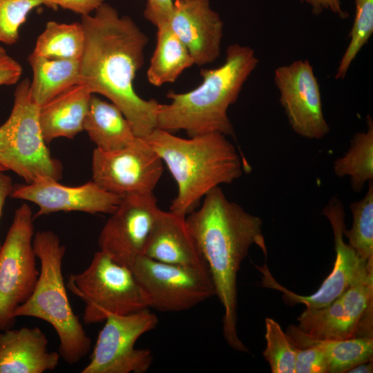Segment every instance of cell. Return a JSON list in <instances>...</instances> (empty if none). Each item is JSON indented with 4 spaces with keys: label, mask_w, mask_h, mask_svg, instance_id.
I'll use <instances>...</instances> for the list:
<instances>
[{
    "label": "cell",
    "mask_w": 373,
    "mask_h": 373,
    "mask_svg": "<svg viewBox=\"0 0 373 373\" xmlns=\"http://www.w3.org/2000/svg\"><path fill=\"white\" fill-rule=\"evenodd\" d=\"M85 44L80 59V83L108 98L124 114L135 135L145 139L157 128L160 103L144 99L133 87L144 62L149 37L128 16L104 3L94 14L82 16Z\"/></svg>",
    "instance_id": "6da1fadb"
},
{
    "label": "cell",
    "mask_w": 373,
    "mask_h": 373,
    "mask_svg": "<svg viewBox=\"0 0 373 373\" xmlns=\"http://www.w3.org/2000/svg\"><path fill=\"white\" fill-rule=\"evenodd\" d=\"M186 222L224 308V338L232 349L248 352L238 334L237 276L240 264L253 245L258 246L267 256L262 220L229 201L217 186L205 195L198 209L186 216Z\"/></svg>",
    "instance_id": "7a4b0ae2"
},
{
    "label": "cell",
    "mask_w": 373,
    "mask_h": 373,
    "mask_svg": "<svg viewBox=\"0 0 373 373\" xmlns=\"http://www.w3.org/2000/svg\"><path fill=\"white\" fill-rule=\"evenodd\" d=\"M258 62L250 46L229 45L221 66L201 69L199 86L185 93H167L171 102L160 104L157 128L169 132L182 130L189 137L210 133L233 136L228 109L238 99Z\"/></svg>",
    "instance_id": "3957f363"
},
{
    "label": "cell",
    "mask_w": 373,
    "mask_h": 373,
    "mask_svg": "<svg viewBox=\"0 0 373 373\" xmlns=\"http://www.w3.org/2000/svg\"><path fill=\"white\" fill-rule=\"evenodd\" d=\"M165 163L178 186L170 211L186 216L213 189L242 174V162L227 136L210 133L182 138L155 128L144 139Z\"/></svg>",
    "instance_id": "277c9868"
},
{
    "label": "cell",
    "mask_w": 373,
    "mask_h": 373,
    "mask_svg": "<svg viewBox=\"0 0 373 373\" xmlns=\"http://www.w3.org/2000/svg\"><path fill=\"white\" fill-rule=\"evenodd\" d=\"M33 247L40 262L39 275L32 293L16 308L14 316L48 323L57 334L60 356L67 363L75 364L88 354L92 341L69 302L62 274L66 248L49 230L35 233Z\"/></svg>",
    "instance_id": "5b68a950"
},
{
    "label": "cell",
    "mask_w": 373,
    "mask_h": 373,
    "mask_svg": "<svg viewBox=\"0 0 373 373\" xmlns=\"http://www.w3.org/2000/svg\"><path fill=\"white\" fill-rule=\"evenodd\" d=\"M30 80L18 84L9 117L0 126V166L29 184L41 176L62 178L61 163L50 153L39 122V106L30 90Z\"/></svg>",
    "instance_id": "8992f818"
},
{
    "label": "cell",
    "mask_w": 373,
    "mask_h": 373,
    "mask_svg": "<svg viewBox=\"0 0 373 373\" xmlns=\"http://www.w3.org/2000/svg\"><path fill=\"white\" fill-rule=\"evenodd\" d=\"M68 289L85 303L83 321H104L110 314L124 315L149 308L132 270L96 252L82 272L70 274Z\"/></svg>",
    "instance_id": "52a82bcc"
},
{
    "label": "cell",
    "mask_w": 373,
    "mask_h": 373,
    "mask_svg": "<svg viewBox=\"0 0 373 373\" xmlns=\"http://www.w3.org/2000/svg\"><path fill=\"white\" fill-rule=\"evenodd\" d=\"M33 220L30 206H19L0 249L1 331L15 325V310L30 297L39 275L33 247Z\"/></svg>",
    "instance_id": "ba28073f"
},
{
    "label": "cell",
    "mask_w": 373,
    "mask_h": 373,
    "mask_svg": "<svg viewBox=\"0 0 373 373\" xmlns=\"http://www.w3.org/2000/svg\"><path fill=\"white\" fill-rule=\"evenodd\" d=\"M131 269L149 308L165 312H181L216 295L207 266L168 264L142 255Z\"/></svg>",
    "instance_id": "9c48e42d"
},
{
    "label": "cell",
    "mask_w": 373,
    "mask_h": 373,
    "mask_svg": "<svg viewBox=\"0 0 373 373\" xmlns=\"http://www.w3.org/2000/svg\"><path fill=\"white\" fill-rule=\"evenodd\" d=\"M100 330L90 362L81 373H144L153 358L148 349L135 344L144 334L155 329L157 317L149 308L124 315L110 314Z\"/></svg>",
    "instance_id": "30bf717a"
},
{
    "label": "cell",
    "mask_w": 373,
    "mask_h": 373,
    "mask_svg": "<svg viewBox=\"0 0 373 373\" xmlns=\"http://www.w3.org/2000/svg\"><path fill=\"white\" fill-rule=\"evenodd\" d=\"M373 271L355 283L331 303L305 309L296 327L319 339L372 336Z\"/></svg>",
    "instance_id": "8fae6325"
},
{
    "label": "cell",
    "mask_w": 373,
    "mask_h": 373,
    "mask_svg": "<svg viewBox=\"0 0 373 373\" xmlns=\"http://www.w3.org/2000/svg\"><path fill=\"white\" fill-rule=\"evenodd\" d=\"M333 229L336 259L333 269L314 294H296L279 284L271 276L266 265L256 266L262 274L264 287L281 291L289 304L301 303L306 309H319L327 306L341 296L356 280L373 271V262L361 258L343 239L345 211L343 204L336 198L330 200L323 209Z\"/></svg>",
    "instance_id": "7c38bea8"
},
{
    "label": "cell",
    "mask_w": 373,
    "mask_h": 373,
    "mask_svg": "<svg viewBox=\"0 0 373 373\" xmlns=\"http://www.w3.org/2000/svg\"><path fill=\"white\" fill-rule=\"evenodd\" d=\"M91 171L92 180L122 198L153 193L163 173V162L144 139L138 137L119 151L95 149Z\"/></svg>",
    "instance_id": "4fadbf2b"
},
{
    "label": "cell",
    "mask_w": 373,
    "mask_h": 373,
    "mask_svg": "<svg viewBox=\"0 0 373 373\" xmlns=\"http://www.w3.org/2000/svg\"><path fill=\"white\" fill-rule=\"evenodd\" d=\"M274 82L292 130L300 136L321 140L329 132L323 115L320 85L307 59L275 69Z\"/></svg>",
    "instance_id": "5bb4252c"
},
{
    "label": "cell",
    "mask_w": 373,
    "mask_h": 373,
    "mask_svg": "<svg viewBox=\"0 0 373 373\" xmlns=\"http://www.w3.org/2000/svg\"><path fill=\"white\" fill-rule=\"evenodd\" d=\"M158 209L153 193L122 198L101 230L99 251L131 269L143 255Z\"/></svg>",
    "instance_id": "9a60e30c"
},
{
    "label": "cell",
    "mask_w": 373,
    "mask_h": 373,
    "mask_svg": "<svg viewBox=\"0 0 373 373\" xmlns=\"http://www.w3.org/2000/svg\"><path fill=\"white\" fill-rule=\"evenodd\" d=\"M10 197L36 204L39 210L35 217L60 211L111 214L122 200L93 180L71 186L48 176L39 177L29 184L14 185Z\"/></svg>",
    "instance_id": "2e32d148"
},
{
    "label": "cell",
    "mask_w": 373,
    "mask_h": 373,
    "mask_svg": "<svg viewBox=\"0 0 373 373\" xmlns=\"http://www.w3.org/2000/svg\"><path fill=\"white\" fill-rule=\"evenodd\" d=\"M164 21L188 48L195 64L206 65L218 58L224 24L209 0H175Z\"/></svg>",
    "instance_id": "e0dca14e"
},
{
    "label": "cell",
    "mask_w": 373,
    "mask_h": 373,
    "mask_svg": "<svg viewBox=\"0 0 373 373\" xmlns=\"http://www.w3.org/2000/svg\"><path fill=\"white\" fill-rule=\"evenodd\" d=\"M143 255L153 260L191 267L207 266L186 222V216L158 209Z\"/></svg>",
    "instance_id": "ac0fdd59"
},
{
    "label": "cell",
    "mask_w": 373,
    "mask_h": 373,
    "mask_svg": "<svg viewBox=\"0 0 373 373\" xmlns=\"http://www.w3.org/2000/svg\"><path fill=\"white\" fill-rule=\"evenodd\" d=\"M0 333V373H43L57 368L59 352H50L46 334L37 327Z\"/></svg>",
    "instance_id": "d6986e66"
},
{
    "label": "cell",
    "mask_w": 373,
    "mask_h": 373,
    "mask_svg": "<svg viewBox=\"0 0 373 373\" xmlns=\"http://www.w3.org/2000/svg\"><path fill=\"white\" fill-rule=\"evenodd\" d=\"M92 95L86 85L79 83L39 106V125L47 144L60 137L73 139L84 131Z\"/></svg>",
    "instance_id": "ffe728a7"
},
{
    "label": "cell",
    "mask_w": 373,
    "mask_h": 373,
    "mask_svg": "<svg viewBox=\"0 0 373 373\" xmlns=\"http://www.w3.org/2000/svg\"><path fill=\"white\" fill-rule=\"evenodd\" d=\"M95 149L113 152L132 144L138 137L122 112L113 103L92 95L84 122Z\"/></svg>",
    "instance_id": "44dd1931"
},
{
    "label": "cell",
    "mask_w": 373,
    "mask_h": 373,
    "mask_svg": "<svg viewBox=\"0 0 373 373\" xmlns=\"http://www.w3.org/2000/svg\"><path fill=\"white\" fill-rule=\"evenodd\" d=\"M286 334L297 348L314 347L321 350L327 358L329 373H345L361 363L372 361V336L319 339L307 336L296 325L289 326Z\"/></svg>",
    "instance_id": "7402d4cb"
},
{
    "label": "cell",
    "mask_w": 373,
    "mask_h": 373,
    "mask_svg": "<svg viewBox=\"0 0 373 373\" xmlns=\"http://www.w3.org/2000/svg\"><path fill=\"white\" fill-rule=\"evenodd\" d=\"M156 45L146 72L149 82L161 86L174 82L195 64L188 48L166 21L157 23Z\"/></svg>",
    "instance_id": "603a6c76"
},
{
    "label": "cell",
    "mask_w": 373,
    "mask_h": 373,
    "mask_svg": "<svg viewBox=\"0 0 373 373\" xmlns=\"http://www.w3.org/2000/svg\"><path fill=\"white\" fill-rule=\"evenodd\" d=\"M30 90L40 106L70 87L80 83V59H50L31 53Z\"/></svg>",
    "instance_id": "cb8c5ba5"
},
{
    "label": "cell",
    "mask_w": 373,
    "mask_h": 373,
    "mask_svg": "<svg viewBox=\"0 0 373 373\" xmlns=\"http://www.w3.org/2000/svg\"><path fill=\"white\" fill-rule=\"evenodd\" d=\"M367 124V130L356 133L347 152L334 163L336 175L349 176L355 192L361 191L373 179V121L369 115Z\"/></svg>",
    "instance_id": "d4e9b609"
},
{
    "label": "cell",
    "mask_w": 373,
    "mask_h": 373,
    "mask_svg": "<svg viewBox=\"0 0 373 373\" xmlns=\"http://www.w3.org/2000/svg\"><path fill=\"white\" fill-rule=\"evenodd\" d=\"M85 44L81 22L48 21L36 41L32 54L50 59H80Z\"/></svg>",
    "instance_id": "484cf974"
},
{
    "label": "cell",
    "mask_w": 373,
    "mask_h": 373,
    "mask_svg": "<svg viewBox=\"0 0 373 373\" xmlns=\"http://www.w3.org/2000/svg\"><path fill=\"white\" fill-rule=\"evenodd\" d=\"M352 228L343 231L348 245L363 260L373 262V184L368 182L365 195L350 205Z\"/></svg>",
    "instance_id": "4316f807"
},
{
    "label": "cell",
    "mask_w": 373,
    "mask_h": 373,
    "mask_svg": "<svg viewBox=\"0 0 373 373\" xmlns=\"http://www.w3.org/2000/svg\"><path fill=\"white\" fill-rule=\"evenodd\" d=\"M354 2L355 16L348 35L350 42L337 67L336 79L345 78L352 63L373 32V0H354Z\"/></svg>",
    "instance_id": "83f0119b"
},
{
    "label": "cell",
    "mask_w": 373,
    "mask_h": 373,
    "mask_svg": "<svg viewBox=\"0 0 373 373\" xmlns=\"http://www.w3.org/2000/svg\"><path fill=\"white\" fill-rule=\"evenodd\" d=\"M266 346L262 354L273 373H294L296 347L274 319H265Z\"/></svg>",
    "instance_id": "f1b7e54d"
},
{
    "label": "cell",
    "mask_w": 373,
    "mask_h": 373,
    "mask_svg": "<svg viewBox=\"0 0 373 373\" xmlns=\"http://www.w3.org/2000/svg\"><path fill=\"white\" fill-rule=\"evenodd\" d=\"M44 5L43 0H0V43L12 45L29 13Z\"/></svg>",
    "instance_id": "f546056e"
},
{
    "label": "cell",
    "mask_w": 373,
    "mask_h": 373,
    "mask_svg": "<svg viewBox=\"0 0 373 373\" xmlns=\"http://www.w3.org/2000/svg\"><path fill=\"white\" fill-rule=\"evenodd\" d=\"M329 363L324 353L318 348H297L294 373H328Z\"/></svg>",
    "instance_id": "4dcf8cb0"
},
{
    "label": "cell",
    "mask_w": 373,
    "mask_h": 373,
    "mask_svg": "<svg viewBox=\"0 0 373 373\" xmlns=\"http://www.w3.org/2000/svg\"><path fill=\"white\" fill-rule=\"evenodd\" d=\"M104 0H43L46 6L56 9L60 7L82 16L91 15L103 3Z\"/></svg>",
    "instance_id": "1f68e13d"
},
{
    "label": "cell",
    "mask_w": 373,
    "mask_h": 373,
    "mask_svg": "<svg viewBox=\"0 0 373 373\" xmlns=\"http://www.w3.org/2000/svg\"><path fill=\"white\" fill-rule=\"evenodd\" d=\"M21 74V64L0 46V86L17 84Z\"/></svg>",
    "instance_id": "d6a6232c"
},
{
    "label": "cell",
    "mask_w": 373,
    "mask_h": 373,
    "mask_svg": "<svg viewBox=\"0 0 373 373\" xmlns=\"http://www.w3.org/2000/svg\"><path fill=\"white\" fill-rule=\"evenodd\" d=\"M175 0H147L144 11L145 18L156 26L171 10Z\"/></svg>",
    "instance_id": "836d02e7"
},
{
    "label": "cell",
    "mask_w": 373,
    "mask_h": 373,
    "mask_svg": "<svg viewBox=\"0 0 373 373\" xmlns=\"http://www.w3.org/2000/svg\"><path fill=\"white\" fill-rule=\"evenodd\" d=\"M311 7L312 13L321 15L327 10L332 12L341 19H346L349 14L344 10L341 0H300Z\"/></svg>",
    "instance_id": "e575fe53"
},
{
    "label": "cell",
    "mask_w": 373,
    "mask_h": 373,
    "mask_svg": "<svg viewBox=\"0 0 373 373\" xmlns=\"http://www.w3.org/2000/svg\"><path fill=\"white\" fill-rule=\"evenodd\" d=\"M3 171H0V218L6 200L8 196H10L14 184L12 179L8 175L4 174ZM1 244L0 242V249Z\"/></svg>",
    "instance_id": "d590c367"
},
{
    "label": "cell",
    "mask_w": 373,
    "mask_h": 373,
    "mask_svg": "<svg viewBox=\"0 0 373 373\" xmlns=\"http://www.w3.org/2000/svg\"><path fill=\"white\" fill-rule=\"evenodd\" d=\"M373 372L372 361L361 363L351 369L347 372L349 373H372Z\"/></svg>",
    "instance_id": "8d00e7d4"
},
{
    "label": "cell",
    "mask_w": 373,
    "mask_h": 373,
    "mask_svg": "<svg viewBox=\"0 0 373 373\" xmlns=\"http://www.w3.org/2000/svg\"><path fill=\"white\" fill-rule=\"evenodd\" d=\"M6 171V169L0 166V171Z\"/></svg>",
    "instance_id": "74e56055"
}]
</instances>
